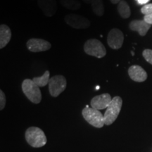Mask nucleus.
<instances>
[{
    "mask_svg": "<svg viewBox=\"0 0 152 152\" xmlns=\"http://www.w3.org/2000/svg\"><path fill=\"white\" fill-rule=\"evenodd\" d=\"M25 137L29 145L35 148L42 147L47 142L45 132L37 127H30L28 128L26 131Z\"/></svg>",
    "mask_w": 152,
    "mask_h": 152,
    "instance_id": "f257e3e1",
    "label": "nucleus"
},
{
    "mask_svg": "<svg viewBox=\"0 0 152 152\" xmlns=\"http://www.w3.org/2000/svg\"><path fill=\"white\" fill-rule=\"evenodd\" d=\"M122 104L123 100L120 96H116L112 99L111 102L107 107L105 113H104V124L110 125L115 122L121 112Z\"/></svg>",
    "mask_w": 152,
    "mask_h": 152,
    "instance_id": "f03ea898",
    "label": "nucleus"
},
{
    "mask_svg": "<svg viewBox=\"0 0 152 152\" xmlns=\"http://www.w3.org/2000/svg\"><path fill=\"white\" fill-rule=\"evenodd\" d=\"M22 90L26 97L34 104H39L42 100V93L39 87L33 80L26 79L22 83Z\"/></svg>",
    "mask_w": 152,
    "mask_h": 152,
    "instance_id": "7ed1b4c3",
    "label": "nucleus"
},
{
    "mask_svg": "<svg viewBox=\"0 0 152 152\" xmlns=\"http://www.w3.org/2000/svg\"><path fill=\"white\" fill-rule=\"evenodd\" d=\"M82 114L85 121L95 128H101L105 125L104 115L99 110L86 106V107L82 111Z\"/></svg>",
    "mask_w": 152,
    "mask_h": 152,
    "instance_id": "20e7f679",
    "label": "nucleus"
},
{
    "mask_svg": "<svg viewBox=\"0 0 152 152\" xmlns=\"http://www.w3.org/2000/svg\"><path fill=\"white\" fill-rule=\"evenodd\" d=\"M84 51L87 55L98 58H103L106 54V49L102 42L97 39H90L85 42Z\"/></svg>",
    "mask_w": 152,
    "mask_h": 152,
    "instance_id": "39448f33",
    "label": "nucleus"
},
{
    "mask_svg": "<svg viewBox=\"0 0 152 152\" xmlns=\"http://www.w3.org/2000/svg\"><path fill=\"white\" fill-rule=\"evenodd\" d=\"M67 82L64 76L56 75L53 76L49 82V91L51 96L56 97L66 90Z\"/></svg>",
    "mask_w": 152,
    "mask_h": 152,
    "instance_id": "423d86ee",
    "label": "nucleus"
},
{
    "mask_svg": "<svg viewBox=\"0 0 152 152\" xmlns=\"http://www.w3.org/2000/svg\"><path fill=\"white\" fill-rule=\"evenodd\" d=\"M64 20L68 26L75 29H86L90 26V20L79 14H68L65 16Z\"/></svg>",
    "mask_w": 152,
    "mask_h": 152,
    "instance_id": "0eeeda50",
    "label": "nucleus"
},
{
    "mask_svg": "<svg viewBox=\"0 0 152 152\" xmlns=\"http://www.w3.org/2000/svg\"><path fill=\"white\" fill-rule=\"evenodd\" d=\"M124 35L123 32L118 28H113L107 36L108 45L113 49H119L123 46Z\"/></svg>",
    "mask_w": 152,
    "mask_h": 152,
    "instance_id": "6e6552de",
    "label": "nucleus"
},
{
    "mask_svg": "<svg viewBox=\"0 0 152 152\" xmlns=\"http://www.w3.org/2000/svg\"><path fill=\"white\" fill-rule=\"evenodd\" d=\"M26 46L29 51L32 52H41L49 50L52 45L48 41L39 38H32L26 43Z\"/></svg>",
    "mask_w": 152,
    "mask_h": 152,
    "instance_id": "1a4fd4ad",
    "label": "nucleus"
},
{
    "mask_svg": "<svg viewBox=\"0 0 152 152\" xmlns=\"http://www.w3.org/2000/svg\"><path fill=\"white\" fill-rule=\"evenodd\" d=\"M111 101V95L108 93H104V94L97 95L93 97L91 100L90 104L93 109L99 111V110L107 109Z\"/></svg>",
    "mask_w": 152,
    "mask_h": 152,
    "instance_id": "9d476101",
    "label": "nucleus"
},
{
    "mask_svg": "<svg viewBox=\"0 0 152 152\" xmlns=\"http://www.w3.org/2000/svg\"><path fill=\"white\" fill-rule=\"evenodd\" d=\"M37 4L45 16L52 17L56 13L57 2L56 0H37Z\"/></svg>",
    "mask_w": 152,
    "mask_h": 152,
    "instance_id": "9b49d317",
    "label": "nucleus"
},
{
    "mask_svg": "<svg viewBox=\"0 0 152 152\" xmlns=\"http://www.w3.org/2000/svg\"><path fill=\"white\" fill-rule=\"evenodd\" d=\"M128 75L133 81L142 83L147 78V73L141 66L134 65L130 66L128 69Z\"/></svg>",
    "mask_w": 152,
    "mask_h": 152,
    "instance_id": "f8f14e48",
    "label": "nucleus"
},
{
    "mask_svg": "<svg viewBox=\"0 0 152 152\" xmlns=\"http://www.w3.org/2000/svg\"><path fill=\"white\" fill-rule=\"evenodd\" d=\"M129 28L132 31H137L141 36H145L151 28V25L144 20H134L129 24Z\"/></svg>",
    "mask_w": 152,
    "mask_h": 152,
    "instance_id": "ddd939ff",
    "label": "nucleus"
},
{
    "mask_svg": "<svg viewBox=\"0 0 152 152\" xmlns=\"http://www.w3.org/2000/svg\"><path fill=\"white\" fill-rule=\"evenodd\" d=\"M11 38L10 28L5 24L0 26V49H3L8 45Z\"/></svg>",
    "mask_w": 152,
    "mask_h": 152,
    "instance_id": "4468645a",
    "label": "nucleus"
},
{
    "mask_svg": "<svg viewBox=\"0 0 152 152\" xmlns=\"http://www.w3.org/2000/svg\"><path fill=\"white\" fill-rule=\"evenodd\" d=\"M117 10L118 14H120V16L122 17L123 18H128L130 16V8L129 7L128 4L125 0H122L118 4L117 7Z\"/></svg>",
    "mask_w": 152,
    "mask_h": 152,
    "instance_id": "2eb2a0df",
    "label": "nucleus"
},
{
    "mask_svg": "<svg viewBox=\"0 0 152 152\" xmlns=\"http://www.w3.org/2000/svg\"><path fill=\"white\" fill-rule=\"evenodd\" d=\"M93 12L97 16H102L104 14V6L103 0H93L91 4Z\"/></svg>",
    "mask_w": 152,
    "mask_h": 152,
    "instance_id": "dca6fc26",
    "label": "nucleus"
},
{
    "mask_svg": "<svg viewBox=\"0 0 152 152\" xmlns=\"http://www.w3.org/2000/svg\"><path fill=\"white\" fill-rule=\"evenodd\" d=\"M50 73H49V71H46L45 72V73L40 77H33V80L38 87H42L46 86L47 85H49V80H50Z\"/></svg>",
    "mask_w": 152,
    "mask_h": 152,
    "instance_id": "f3484780",
    "label": "nucleus"
},
{
    "mask_svg": "<svg viewBox=\"0 0 152 152\" xmlns=\"http://www.w3.org/2000/svg\"><path fill=\"white\" fill-rule=\"evenodd\" d=\"M63 7L70 10H77L81 7V3L78 0H60Z\"/></svg>",
    "mask_w": 152,
    "mask_h": 152,
    "instance_id": "a211bd4d",
    "label": "nucleus"
},
{
    "mask_svg": "<svg viewBox=\"0 0 152 152\" xmlns=\"http://www.w3.org/2000/svg\"><path fill=\"white\" fill-rule=\"evenodd\" d=\"M144 59L152 65V49H144L142 53Z\"/></svg>",
    "mask_w": 152,
    "mask_h": 152,
    "instance_id": "6ab92c4d",
    "label": "nucleus"
},
{
    "mask_svg": "<svg viewBox=\"0 0 152 152\" xmlns=\"http://www.w3.org/2000/svg\"><path fill=\"white\" fill-rule=\"evenodd\" d=\"M141 12L145 16L152 14V4H147L144 5L141 9Z\"/></svg>",
    "mask_w": 152,
    "mask_h": 152,
    "instance_id": "aec40b11",
    "label": "nucleus"
},
{
    "mask_svg": "<svg viewBox=\"0 0 152 152\" xmlns=\"http://www.w3.org/2000/svg\"><path fill=\"white\" fill-rule=\"evenodd\" d=\"M6 105V96L2 90H0V110H3Z\"/></svg>",
    "mask_w": 152,
    "mask_h": 152,
    "instance_id": "412c9836",
    "label": "nucleus"
},
{
    "mask_svg": "<svg viewBox=\"0 0 152 152\" xmlns=\"http://www.w3.org/2000/svg\"><path fill=\"white\" fill-rule=\"evenodd\" d=\"M144 20H145L147 23L152 25V14L149 15H147V16H144Z\"/></svg>",
    "mask_w": 152,
    "mask_h": 152,
    "instance_id": "4be33fe9",
    "label": "nucleus"
},
{
    "mask_svg": "<svg viewBox=\"0 0 152 152\" xmlns=\"http://www.w3.org/2000/svg\"><path fill=\"white\" fill-rule=\"evenodd\" d=\"M136 1L140 5H145L147 4L148 2H149L150 0H136Z\"/></svg>",
    "mask_w": 152,
    "mask_h": 152,
    "instance_id": "5701e85b",
    "label": "nucleus"
},
{
    "mask_svg": "<svg viewBox=\"0 0 152 152\" xmlns=\"http://www.w3.org/2000/svg\"><path fill=\"white\" fill-rule=\"evenodd\" d=\"M110 1L113 4H119L122 0H110Z\"/></svg>",
    "mask_w": 152,
    "mask_h": 152,
    "instance_id": "b1692460",
    "label": "nucleus"
},
{
    "mask_svg": "<svg viewBox=\"0 0 152 152\" xmlns=\"http://www.w3.org/2000/svg\"><path fill=\"white\" fill-rule=\"evenodd\" d=\"M82 1H84V2L86 4H92L93 0H82Z\"/></svg>",
    "mask_w": 152,
    "mask_h": 152,
    "instance_id": "393cba45",
    "label": "nucleus"
},
{
    "mask_svg": "<svg viewBox=\"0 0 152 152\" xmlns=\"http://www.w3.org/2000/svg\"><path fill=\"white\" fill-rule=\"evenodd\" d=\"M96 90H99V86H97L96 87Z\"/></svg>",
    "mask_w": 152,
    "mask_h": 152,
    "instance_id": "a878e982",
    "label": "nucleus"
}]
</instances>
